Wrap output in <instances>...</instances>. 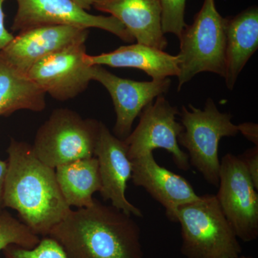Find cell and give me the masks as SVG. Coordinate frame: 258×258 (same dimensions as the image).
Listing matches in <instances>:
<instances>
[{"instance_id":"6da1fadb","label":"cell","mask_w":258,"mask_h":258,"mask_svg":"<svg viewBox=\"0 0 258 258\" xmlns=\"http://www.w3.org/2000/svg\"><path fill=\"white\" fill-rule=\"evenodd\" d=\"M4 206L36 235L47 237L72 209L64 201L55 169L38 159L32 145L10 139L7 149Z\"/></svg>"},{"instance_id":"7a4b0ae2","label":"cell","mask_w":258,"mask_h":258,"mask_svg":"<svg viewBox=\"0 0 258 258\" xmlns=\"http://www.w3.org/2000/svg\"><path fill=\"white\" fill-rule=\"evenodd\" d=\"M48 237L67 258H144L137 222L96 199L89 208L71 210Z\"/></svg>"},{"instance_id":"3957f363","label":"cell","mask_w":258,"mask_h":258,"mask_svg":"<svg viewBox=\"0 0 258 258\" xmlns=\"http://www.w3.org/2000/svg\"><path fill=\"white\" fill-rule=\"evenodd\" d=\"M181 227V253L186 258H235L242 246L216 195H203L176 210Z\"/></svg>"},{"instance_id":"277c9868","label":"cell","mask_w":258,"mask_h":258,"mask_svg":"<svg viewBox=\"0 0 258 258\" xmlns=\"http://www.w3.org/2000/svg\"><path fill=\"white\" fill-rule=\"evenodd\" d=\"M182 106L179 115L184 130L178 137L179 145L188 151L190 166L203 175L208 184L218 187L220 160L218 148L223 137H235L238 125L232 123V115L219 111L208 98L204 110L191 104Z\"/></svg>"},{"instance_id":"5b68a950","label":"cell","mask_w":258,"mask_h":258,"mask_svg":"<svg viewBox=\"0 0 258 258\" xmlns=\"http://www.w3.org/2000/svg\"><path fill=\"white\" fill-rule=\"evenodd\" d=\"M179 39L178 91L200 73H213L224 77L225 18L219 13L215 0H204L193 23L186 25Z\"/></svg>"},{"instance_id":"8992f818","label":"cell","mask_w":258,"mask_h":258,"mask_svg":"<svg viewBox=\"0 0 258 258\" xmlns=\"http://www.w3.org/2000/svg\"><path fill=\"white\" fill-rule=\"evenodd\" d=\"M101 122L69 108H57L35 135L32 150L42 162L57 166L94 157Z\"/></svg>"},{"instance_id":"52a82bcc","label":"cell","mask_w":258,"mask_h":258,"mask_svg":"<svg viewBox=\"0 0 258 258\" xmlns=\"http://www.w3.org/2000/svg\"><path fill=\"white\" fill-rule=\"evenodd\" d=\"M218 188L217 201L237 238L244 242L257 240V190L239 156L222 158Z\"/></svg>"},{"instance_id":"ba28073f","label":"cell","mask_w":258,"mask_h":258,"mask_svg":"<svg viewBox=\"0 0 258 258\" xmlns=\"http://www.w3.org/2000/svg\"><path fill=\"white\" fill-rule=\"evenodd\" d=\"M179 113L177 107L171 106L164 95L146 106L139 115L138 125L123 140L130 160L155 149H164L170 153L178 169L189 170V156L181 150L178 142V137L184 130V126L176 120Z\"/></svg>"},{"instance_id":"9c48e42d","label":"cell","mask_w":258,"mask_h":258,"mask_svg":"<svg viewBox=\"0 0 258 258\" xmlns=\"http://www.w3.org/2000/svg\"><path fill=\"white\" fill-rule=\"evenodd\" d=\"M18 5L12 30L21 32L47 25H68L100 29L125 42L134 38L125 27L113 16L90 14L74 0H15Z\"/></svg>"},{"instance_id":"30bf717a","label":"cell","mask_w":258,"mask_h":258,"mask_svg":"<svg viewBox=\"0 0 258 258\" xmlns=\"http://www.w3.org/2000/svg\"><path fill=\"white\" fill-rule=\"evenodd\" d=\"M86 43H79L58 51L36 62L27 76L57 101L73 99L92 81V66L86 62Z\"/></svg>"},{"instance_id":"8fae6325","label":"cell","mask_w":258,"mask_h":258,"mask_svg":"<svg viewBox=\"0 0 258 258\" xmlns=\"http://www.w3.org/2000/svg\"><path fill=\"white\" fill-rule=\"evenodd\" d=\"M91 75L92 81L101 83L111 97L116 116L113 134L121 140L132 132L134 120L142 110L171 86L169 78L136 81L118 77L102 66H92Z\"/></svg>"},{"instance_id":"7c38bea8","label":"cell","mask_w":258,"mask_h":258,"mask_svg":"<svg viewBox=\"0 0 258 258\" xmlns=\"http://www.w3.org/2000/svg\"><path fill=\"white\" fill-rule=\"evenodd\" d=\"M89 30L47 25L19 32L0 51V56L22 74L27 75L36 62L47 56L79 43H86Z\"/></svg>"},{"instance_id":"4fadbf2b","label":"cell","mask_w":258,"mask_h":258,"mask_svg":"<svg viewBox=\"0 0 258 258\" xmlns=\"http://www.w3.org/2000/svg\"><path fill=\"white\" fill-rule=\"evenodd\" d=\"M94 157L97 158L101 177L100 190L103 201H111L113 208L126 215L143 217L142 210L125 197L127 183L132 179V164L124 141L118 139L103 122Z\"/></svg>"},{"instance_id":"5bb4252c","label":"cell","mask_w":258,"mask_h":258,"mask_svg":"<svg viewBox=\"0 0 258 258\" xmlns=\"http://www.w3.org/2000/svg\"><path fill=\"white\" fill-rule=\"evenodd\" d=\"M132 179L135 186L143 187L166 210V215L174 222L176 210L184 204L198 200L200 195L183 176L159 165L153 152L132 160Z\"/></svg>"},{"instance_id":"9a60e30c","label":"cell","mask_w":258,"mask_h":258,"mask_svg":"<svg viewBox=\"0 0 258 258\" xmlns=\"http://www.w3.org/2000/svg\"><path fill=\"white\" fill-rule=\"evenodd\" d=\"M93 8L117 19L137 43L161 50L167 47L159 0H97Z\"/></svg>"},{"instance_id":"2e32d148","label":"cell","mask_w":258,"mask_h":258,"mask_svg":"<svg viewBox=\"0 0 258 258\" xmlns=\"http://www.w3.org/2000/svg\"><path fill=\"white\" fill-rule=\"evenodd\" d=\"M226 86L233 90L241 71L258 48V8L255 5L225 18Z\"/></svg>"},{"instance_id":"e0dca14e","label":"cell","mask_w":258,"mask_h":258,"mask_svg":"<svg viewBox=\"0 0 258 258\" xmlns=\"http://www.w3.org/2000/svg\"><path fill=\"white\" fill-rule=\"evenodd\" d=\"M85 59L89 66L141 70L152 80L167 79L179 74L177 55H169L164 50L140 43L121 46L100 55L86 54Z\"/></svg>"},{"instance_id":"ac0fdd59","label":"cell","mask_w":258,"mask_h":258,"mask_svg":"<svg viewBox=\"0 0 258 258\" xmlns=\"http://www.w3.org/2000/svg\"><path fill=\"white\" fill-rule=\"evenodd\" d=\"M55 169L60 192L69 207L81 209L93 205V195L101 188L96 157L66 163Z\"/></svg>"},{"instance_id":"d6986e66","label":"cell","mask_w":258,"mask_h":258,"mask_svg":"<svg viewBox=\"0 0 258 258\" xmlns=\"http://www.w3.org/2000/svg\"><path fill=\"white\" fill-rule=\"evenodd\" d=\"M46 93L0 56V117L20 110L41 112Z\"/></svg>"},{"instance_id":"ffe728a7","label":"cell","mask_w":258,"mask_h":258,"mask_svg":"<svg viewBox=\"0 0 258 258\" xmlns=\"http://www.w3.org/2000/svg\"><path fill=\"white\" fill-rule=\"evenodd\" d=\"M40 241V237L23 222L4 210L0 212V251L11 244L34 248Z\"/></svg>"},{"instance_id":"44dd1931","label":"cell","mask_w":258,"mask_h":258,"mask_svg":"<svg viewBox=\"0 0 258 258\" xmlns=\"http://www.w3.org/2000/svg\"><path fill=\"white\" fill-rule=\"evenodd\" d=\"M3 251L5 258H67L60 244L48 236L42 237L34 248L11 244Z\"/></svg>"},{"instance_id":"7402d4cb","label":"cell","mask_w":258,"mask_h":258,"mask_svg":"<svg viewBox=\"0 0 258 258\" xmlns=\"http://www.w3.org/2000/svg\"><path fill=\"white\" fill-rule=\"evenodd\" d=\"M159 2L163 32L173 34L179 38L186 26L184 17L187 0H159Z\"/></svg>"},{"instance_id":"603a6c76","label":"cell","mask_w":258,"mask_h":258,"mask_svg":"<svg viewBox=\"0 0 258 258\" xmlns=\"http://www.w3.org/2000/svg\"><path fill=\"white\" fill-rule=\"evenodd\" d=\"M250 176L255 189L258 190V147L252 148L239 156Z\"/></svg>"},{"instance_id":"cb8c5ba5","label":"cell","mask_w":258,"mask_h":258,"mask_svg":"<svg viewBox=\"0 0 258 258\" xmlns=\"http://www.w3.org/2000/svg\"><path fill=\"white\" fill-rule=\"evenodd\" d=\"M6 1L7 0H0V51L3 50L14 37V35L7 30L5 25L3 5Z\"/></svg>"},{"instance_id":"d4e9b609","label":"cell","mask_w":258,"mask_h":258,"mask_svg":"<svg viewBox=\"0 0 258 258\" xmlns=\"http://www.w3.org/2000/svg\"><path fill=\"white\" fill-rule=\"evenodd\" d=\"M239 132L252 142L255 146H258V125L257 123H241L238 125Z\"/></svg>"},{"instance_id":"484cf974","label":"cell","mask_w":258,"mask_h":258,"mask_svg":"<svg viewBox=\"0 0 258 258\" xmlns=\"http://www.w3.org/2000/svg\"><path fill=\"white\" fill-rule=\"evenodd\" d=\"M7 172V161L0 159V212L4 210V188Z\"/></svg>"},{"instance_id":"4316f807","label":"cell","mask_w":258,"mask_h":258,"mask_svg":"<svg viewBox=\"0 0 258 258\" xmlns=\"http://www.w3.org/2000/svg\"><path fill=\"white\" fill-rule=\"evenodd\" d=\"M74 1L76 2L83 9L88 11L93 8V5L95 4L97 0H74Z\"/></svg>"},{"instance_id":"83f0119b","label":"cell","mask_w":258,"mask_h":258,"mask_svg":"<svg viewBox=\"0 0 258 258\" xmlns=\"http://www.w3.org/2000/svg\"><path fill=\"white\" fill-rule=\"evenodd\" d=\"M235 258H254V257H250V256L242 255V254H240V256H238V257H237Z\"/></svg>"}]
</instances>
